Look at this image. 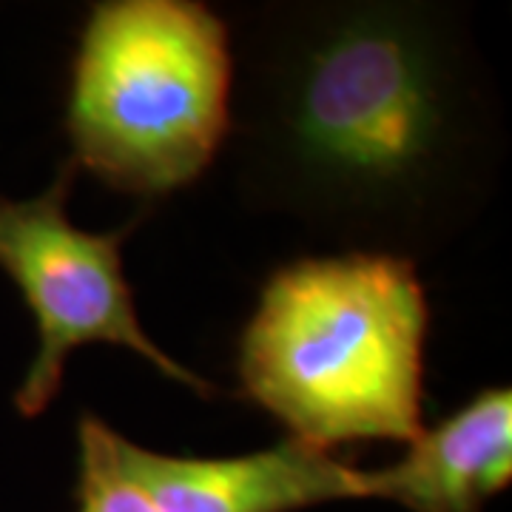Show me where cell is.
<instances>
[{
	"mask_svg": "<svg viewBox=\"0 0 512 512\" xmlns=\"http://www.w3.org/2000/svg\"><path fill=\"white\" fill-rule=\"evenodd\" d=\"M222 148L237 200L325 245L419 265L487 211L507 126L456 0H251Z\"/></svg>",
	"mask_w": 512,
	"mask_h": 512,
	"instance_id": "obj_1",
	"label": "cell"
},
{
	"mask_svg": "<svg viewBox=\"0 0 512 512\" xmlns=\"http://www.w3.org/2000/svg\"><path fill=\"white\" fill-rule=\"evenodd\" d=\"M430 302L413 262L299 256L271 271L239 333V393L291 439L328 450L424 430Z\"/></svg>",
	"mask_w": 512,
	"mask_h": 512,
	"instance_id": "obj_2",
	"label": "cell"
},
{
	"mask_svg": "<svg viewBox=\"0 0 512 512\" xmlns=\"http://www.w3.org/2000/svg\"><path fill=\"white\" fill-rule=\"evenodd\" d=\"M231 94L225 15L200 0H97L69 66L66 160L148 211L220 160Z\"/></svg>",
	"mask_w": 512,
	"mask_h": 512,
	"instance_id": "obj_3",
	"label": "cell"
},
{
	"mask_svg": "<svg viewBox=\"0 0 512 512\" xmlns=\"http://www.w3.org/2000/svg\"><path fill=\"white\" fill-rule=\"evenodd\" d=\"M77 174L72 160H63L35 197H0V271L15 282L37 328V350L15 390V410L23 419L43 416L60 393L69 356L94 342L131 350L197 399H214L217 387L171 359L137 316L123 242L140 220L109 234L77 228L69 217Z\"/></svg>",
	"mask_w": 512,
	"mask_h": 512,
	"instance_id": "obj_4",
	"label": "cell"
},
{
	"mask_svg": "<svg viewBox=\"0 0 512 512\" xmlns=\"http://www.w3.org/2000/svg\"><path fill=\"white\" fill-rule=\"evenodd\" d=\"M120 461L160 512H302L370 498L367 470L291 436L225 458L168 456L123 436Z\"/></svg>",
	"mask_w": 512,
	"mask_h": 512,
	"instance_id": "obj_5",
	"label": "cell"
},
{
	"mask_svg": "<svg viewBox=\"0 0 512 512\" xmlns=\"http://www.w3.org/2000/svg\"><path fill=\"white\" fill-rule=\"evenodd\" d=\"M370 498L410 512H481L512 481V393L484 387L436 427H424L399 461L367 470Z\"/></svg>",
	"mask_w": 512,
	"mask_h": 512,
	"instance_id": "obj_6",
	"label": "cell"
},
{
	"mask_svg": "<svg viewBox=\"0 0 512 512\" xmlns=\"http://www.w3.org/2000/svg\"><path fill=\"white\" fill-rule=\"evenodd\" d=\"M120 433L92 410L77 419V512H160L120 461Z\"/></svg>",
	"mask_w": 512,
	"mask_h": 512,
	"instance_id": "obj_7",
	"label": "cell"
}]
</instances>
